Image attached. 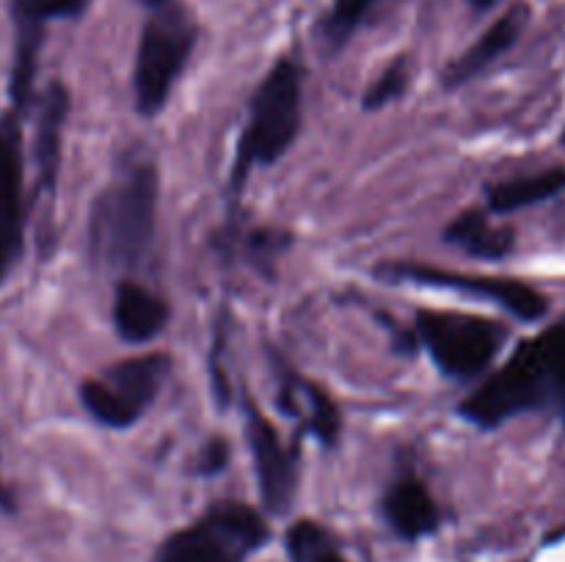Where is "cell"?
Returning <instances> with one entry per match:
<instances>
[{"mask_svg":"<svg viewBox=\"0 0 565 562\" xmlns=\"http://www.w3.org/2000/svg\"><path fill=\"white\" fill-rule=\"evenodd\" d=\"M25 154L20 114L0 116V284L9 279L25 248Z\"/></svg>","mask_w":565,"mask_h":562,"instance_id":"8","label":"cell"},{"mask_svg":"<svg viewBox=\"0 0 565 562\" xmlns=\"http://www.w3.org/2000/svg\"><path fill=\"white\" fill-rule=\"evenodd\" d=\"M246 439L265 507L281 516L296 499L298 452L281 441L274 422L252 400H246Z\"/></svg>","mask_w":565,"mask_h":562,"instance_id":"11","label":"cell"},{"mask_svg":"<svg viewBox=\"0 0 565 562\" xmlns=\"http://www.w3.org/2000/svg\"><path fill=\"white\" fill-rule=\"evenodd\" d=\"M408 80H412V66H408L406 58H397L370 83V88L364 91L362 105L364 110H379L384 108L392 99L403 97V91L408 88Z\"/></svg>","mask_w":565,"mask_h":562,"instance_id":"20","label":"cell"},{"mask_svg":"<svg viewBox=\"0 0 565 562\" xmlns=\"http://www.w3.org/2000/svg\"><path fill=\"white\" fill-rule=\"evenodd\" d=\"M292 562H345L334 538L315 521H298L287 534Z\"/></svg>","mask_w":565,"mask_h":562,"instance_id":"19","label":"cell"},{"mask_svg":"<svg viewBox=\"0 0 565 562\" xmlns=\"http://www.w3.org/2000/svg\"><path fill=\"white\" fill-rule=\"evenodd\" d=\"M550 400L565 402V323L522 342L505 367L458 406V413L491 430Z\"/></svg>","mask_w":565,"mask_h":562,"instance_id":"2","label":"cell"},{"mask_svg":"<svg viewBox=\"0 0 565 562\" xmlns=\"http://www.w3.org/2000/svg\"><path fill=\"white\" fill-rule=\"evenodd\" d=\"M160 174L154 160L127 158L94 198L88 215V253L110 273L143 264L158 229Z\"/></svg>","mask_w":565,"mask_h":562,"instance_id":"1","label":"cell"},{"mask_svg":"<svg viewBox=\"0 0 565 562\" xmlns=\"http://www.w3.org/2000/svg\"><path fill=\"white\" fill-rule=\"evenodd\" d=\"M392 279L412 281L423 287H441V290L467 292V295L483 298L508 309L519 320H541L550 309L546 298L535 287L524 284L519 279H500V275L480 273H458V270L430 268V264H392Z\"/></svg>","mask_w":565,"mask_h":562,"instance_id":"9","label":"cell"},{"mask_svg":"<svg viewBox=\"0 0 565 562\" xmlns=\"http://www.w3.org/2000/svg\"><path fill=\"white\" fill-rule=\"evenodd\" d=\"M70 91L64 83H50L39 97L36 136H33V165H36V196L53 202L61 169V138H64Z\"/></svg>","mask_w":565,"mask_h":562,"instance_id":"12","label":"cell"},{"mask_svg":"<svg viewBox=\"0 0 565 562\" xmlns=\"http://www.w3.org/2000/svg\"><path fill=\"white\" fill-rule=\"evenodd\" d=\"M373 3L375 0H334L323 25V39L329 42V47L345 44Z\"/></svg>","mask_w":565,"mask_h":562,"instance_id":"21","label":"cell"},{"mask_svg":"<svg viewBox=\"0 0 565 562\" xmlns=\"http://www.w3.org/2000/svg\"><path fill=\"white\" fill-rule=\"evenodd\" d=\"M414 331L436 367L450 378H475L486 372L508 339V328L497 320L441 309L417 312Z\"/></svg>","mask_w":565,"mask_h":562,"instance_id":"5","label":"cell"},{"mask_svg":"<svg viewBox=\"0 0 565 562\" xmlns=\"http://www.w3.org/2000/svg\"><path fill=\"white\" fill-rule=\"evenodd\" d=\"M171 358L166 353H143L110 364L103 375L81 383V402L99 424L125 430L143 417L169 378Z\"/></svg>","mask_w":565,"mask_h":562,"instance_id":"7","label":"cell"},{"mask_svg":"<svg viewBox=\"0 0 565 562\" xmlns=\"http://www.w3.org/2000/svg\"><path fill=\"white\" fill-rule=\"evenodd\" d=\"M268 540V523L254 507L221 501L191 527L171 534L154 562H246Z\"/></svg>","mask_w":565,"mask_h":562,"instance_id":"6","label":"cell"},{"mask_svg":"<svg viewBox=\"0 0 565 562\" xmlns=\"http://www.w3.org/2000/svg\"><path fill=\"white\" fill-rule=\"evenodd\" d=\"M169 303L147 287L125 279L114 295L116 334L130 345H147L169 323Z\"/></svg>","mask_w":565,"mask_h":562,"instance_id":"14","label":"cell"},{"mask_svg":"<svg viewBox=\"0 0 565 562\" xmlns=\"http://www.w3.org/2000/svg\"><path fill=\"white\" fill-rule=\"evenodd\" d=\"M445 242L461 248L469 257L502 259L511 253L516 237L508 226H497L489 218V209H467L447 226Z\"/></svg>","mask_w":565,"mask_h":562,"instance_id":"17","label":"cell"},{"mask_svg":"<svg viewBox=\"0 0 565 562\" xmlns=\"http://www.w3.org/2000/svg\"><path fill=\"white\" fill-rule=\"evenodd\" d=\"M88 3L92 0H11L17 42L9 94L17 114H22L28 108V102H31L44 25L50 20H75V17H81L88 9Z\"/></svg>","mask_w":565,"mask_h":562,"instance_id":"10","label":"cell"},{"mask_svg":"<svg viewBox=\"0 0 565 562\" xmlns=\"http://www.w3.org/2000/svg\"><path fill=\"white\" fill-rule=\"evenodd\" d=\"M0 510L14 512V499H11V494H9V488L3 485V479H0Z\"/></svg>","mask_w":565,"mask_h":562,"instance_id":"23","label":"cell"},{"mask_svg":"<svg viewBox=\"0 0 565 562\" xmlns=\"http://www.w3.org/2000/svg\"><path fill=\"white\" fill-rule=\"evenodd\" d=\"M301 69L292 58H279L259 80L246 127L232 163L230 191L241 196L254 165H270L287 154L301 132Z\"/></svg>","mask_w":565,"mask_h":562,"instance_id":"3","label":"cell"},{"mask_svg":"<svg viewBox=\"0 0 565 562\" xmlns=\"http://www.w3.org/2000/svg\"><path fill=\"white\" fill-rule=\"evenodd\" d=\"M469 3H472L475 9L483 11V9H491V6H497V3H500V0H469Z\"/></svg>","mask_w":565,"mask_h":562,"instance_id":"24","label":"cell"},{"mask_svg":"<svg viewBox=\"0 0 565 562\" xmlns=\"http://www.w3.org/2000/svg\"><path fill=\"white\" fill-rule=\"evenodd\" d=\"M384 516L397 534L408 540L425 538L439 527V507L423 479L401 477L384 496Z\"/></svg>","mask_w":565,"mask_h":562,"instance_id":"16","label":"cell"},{"mask_svg":"<svg viewBox=\"0 0 565 562\" xmlns=\"http://www.w3.org/2000/svg\"><path fill=\"white\" fill-rule=\"evenodd\" d=\"M565 187V169H552L544 174L516 176V180L497 182L486 191L489 196V213H516L522 207L546 202L557 196Z\"/></svg>","mask_w":565,"mask_h":562,"instance_id":"18","label":"cell"},{"mask_svg":"<svg viewBox=\"0 0 565 562\" xmlns=\"http://www.w3.org/2000/svg\"><path fill=\"white\" fill-rule=\"evenodd\" d=\"M527 17L530 14L524 6H513L511 11H505V14H502L500 20H497L494 25H491L489 31H486L483 36H480L478 42L467 50V53L458 55V58L447 66L445 86L447 88L463 86V83L472 80L475 75H480L486 66L494 64V61L500 58L505 50L513 47V42H516L519 33H522Z\"/></svg>","mask_w":565,"mask_h":562,"instance_id":"15","label":"cell"},{"mask_svg":"<svg viewBox=\"0 0 565 562\" xmlns=\"http://www.w3.org/2000/svg\"><path fill=\"white\" fill-rule=\"evenodd\" d=\"M226 457H230V450H226V441L224 439H213L202 452V472L204 474H215L218 468L226 466Z\"/></svg>","mask_w":565,"mask_h":562,"instance_id":"22","label":"cell"},{"mask_svg":"<svg viewBox=\"0 0 565 562\" xmlns=\"http://www.w3.org/2000/svg\"><path fill=\"white\" fill-rule=\"evenodd\" d=\"M563 417H565V402H563Z\"/></svg>","mask_w":565,"mask_h":562,"instance_id":"26","label":"cell"},{"mask_svg":"<svg viewBox=\"0 0 565 562\" xmlns=\"http://www.w3.org/2000/svg\"><path fill=\"white\" fill-rule=\"evenodd\" d=\"M281 375V402L292 417H301L307 433H312L320 444H337L342 428V417L337 402L331 400L329 391L315 386L312 380L301 378L292 369H279Z\"/></svg>","mask_w":565,"mask_h":562,"instance_id":"13","label":"cell"},{"mask_svg":"<svg viewBox=\"0 0 565 562\" xmlns=\"http://www.w3.org/2000/svg\"><path fill=\"white\" fill-rule=\"evenodd\" d=\"M141 3H147L149 9H154V6H163V3H169V0H141Z\"/></svg>","mask_w":565,"mask_h":562,"instance_id":"25","label":"cell"},{"mask_svg":"<svg viewBox=\"0 0 565 562\" xmlns=\"http://www.w3.org/2000/svg\"><path fill=\"white\" fill-rule=\"evenodd\" d=\"M199 28L191 11L182 3L154 6L138 42L136 66H132V97L141 116L163 110L171 88L180 80L193 47Z\"/></svg>","mask_w":565,"mask_h":562,"instance_id":"4","label":"cell"}]
</instances>
